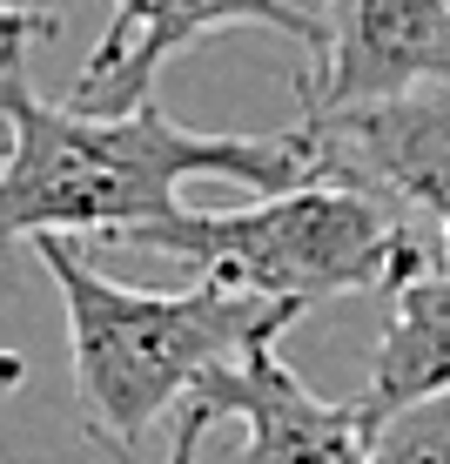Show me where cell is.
Wrapping results in <instances>:
<instances>
[{
  "label": "cell",
  "instance_id": "6da1fadb",
  "mask_svg": "<svg viewBox=\"0 0 450 464\" xmlns=\"http://www.w3.org/2000/svg\"><path fill=\"white\" fill-rule=\"evenodd\" d=\"M41 21L34 0H7V169H0V229L34 236H121L188 209V182H235L249 196H289L323 182L316 141L302 121L289 135H202L182 128L168 108L135 115H81V108L41 102L21 74V34Z\"/></svg>",
  "mask_w": 450,
  "mask_h": 464
},
{
  "label": "cell",
  "instance_id": "7a4b0ae2",
  "mask_svg": "<svg viewBox=\"0 0 450 464\" xmlns=\"http://www.w3.org/2000/svg\"><path fill=\"white\" fill-rule=\"evenodd\" d=\"M34 256L68 310V357H74V397L101 444L121 458L141 451L162 418H182L196 404L202 377L249 357L255 343L282 337L296 324V303L249 296L235 283L202 276L196 290H128L101 276L68 236H34Z\"/></svg>",
  "mask_w": 450,
  "mask_h": 464
},
{
  "label": "cell",
  "instance_id": "3957f363",
  "mask_svg": "<svg viewBox=\"0 0 450 464\" xmlns=\"http://www.w3.org/2000/svg\"><path fill=\"white\" fill-rule=\"evenodd\" d=\"M121 243L196 263L202 276L296 310L357 290H397L424 263L410 216L357 182H310L249 209H175L148 229H128Z\"/></svg>",
  "mask_w": 450,
  "mask_h": 464
},
{
  "label": "cell",
  "instance_id": "277c9868",
  "mask_svg": "<svg viewBox=\"0 0 450 464\" xmlns=\"http://www.w3.org/2000/svg\"><path fill=\"white\" fill-rule=\"evenodd\" d=\"M215 27H269V34L302 41L316 61L330 54V27L302 14L296 0H108V27L94 54L74 74V108L81 115H135L155 102L168 54Z\"/></svg>",
  "mask_w": 450,
  "mask_h": 464
},
{
  "label": "cell",
  "instance_id": "5b68a950",
  "mask_svg": "<svg viewBox=\"0 0 450 464\" xmlns=\"http://www.w3.org/2000/svg\"><path fill=\"white\" fill-rule=\"evenodd\" d=\"M302 135L316 141L323 182L377 188L404 216H430L437 229L450 222V82L343 115H302Z\"/></svg>",
  "mask_w": 450,
  "mask_h": 464
},
{
  "label": "cell",
  "instance_id": "8992f818",
  "mask_svg": "<svg viewBox=\"0 0 450 464\" xmlns=\"http://www.w3.org/2000/svg\"><path fill=\"white\" fill-rule=\"evenodd\" d=\"M437 82H450V0H336L330 54L302 74V115H343Z\"/></svg>",
  "mask_w": 450,
  "mask_h": 464
},
{
  "label": "cell",
  "instance_id": "52a82bcc",
  "mask_svg": "<svg viewBox=\"0 0 450 464\" xmlns=\"http://www.w3.org/2000/svg\"><path fill=\"white\" fill-rule=\"evenodd\" d=\"M196 397L215 418H243V464H377V438H369L363 411L316 397L282 363L276 337L208 371Z\"/></svg>",
  "mask_w": 450,
  "mask_h": 464
},
{
  "label": "cell",
  "instance_id": "ba28073f",
  "mask_svg": "<svg viewBox=\"0 0 450 464\" xmlns=\"http://www.w3.org/2000/svg\"><path fill=\"white\" fill-rule=\"evenodd\" d=\"M444 391H450V269L437 256H424L390 290V324L377 337L357 411H363L369 438H377L390 418H404V411L430 404Z\"/></svg>",
  "mask_w": 450,
  "mask_h": 464
},
{
  "label": "cell",
  "instance_id": "9c48e42d",
  "mask_svg": "<svg viewBox=\"0 0 450 464\" xmlns=\"http://www.w3.org/2000/svg\"><path fill=\"white\" fill-rule=\"evenodd\" d=\"M377 464H450V391L377 430Z\"/></svg>",
  "mask_w": 450,
  "mask_h": 464
},
{
  "label": "cell",
  "instance_id": "30bf717a",
  "mask_svg": "<svg viewBox=\"0 0 450 464\" xmlns=\"http://www.w3.org/2000/svg\"><path fill=\"white\" fill-rule=\"evenodd\" d=\"M208 424H215V411H208L202 397H196V404H182V418L168 424V458H162V464H196V458H202Z\"/></svg>",
  "mask_w": 450,
  "mask_h": 464
},
{
  "label": "cell",
  "instance_id": "8fae6325",
  "mask_svg": "<svg viewBox=\"0 0 450 464\" xmlns=\"http://www.w3.org/2000/svg\"><path fill=\"white\" fill-rule=\"evenodd\" d=\"M444 249H450V222H444Z\"/></svg>",
  "mask_w": 450,
  "mask_h": 464
}]
</instances>
